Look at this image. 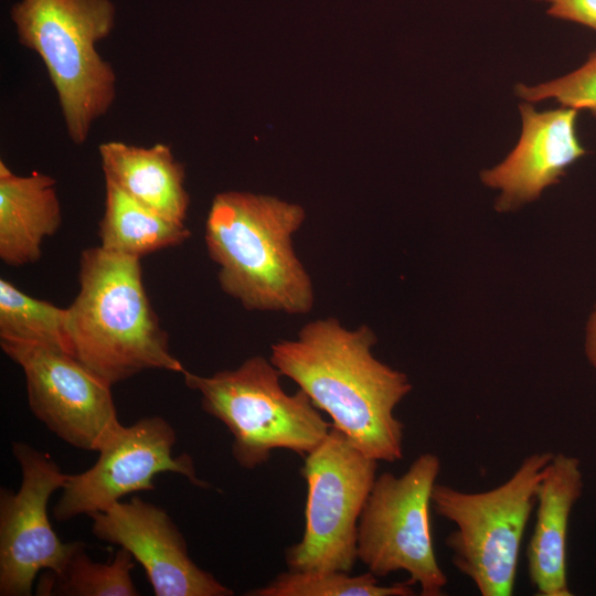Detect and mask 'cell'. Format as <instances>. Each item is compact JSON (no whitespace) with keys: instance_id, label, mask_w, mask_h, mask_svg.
<instances>
[{"instance_id":"obj_2","label":"cell","mask_w":596,"mask_h":596,"mask_svg":"<svg viewBox=\"0 0 596 596\" xmlns=\"http://www.w3.org/2000/svg\"><path fill=\"white\" fill-rule=\"evenodd\" d=\"M305 210L275 196L243 191L216 194L205 223V245L219 266L222 290L247 310L304 315L315 295L292 235Z\"/></svg>"},{"instance_id":"obj_10","label":"cell","mask_w":596,"mask_h":596,"mask_svg":"<svg viewBox=\"0 0 596 596\" xmlns=\"http://www.w3.org/2000/svg\"><path fill=\"white\" fill-rule=\"evenodd\" d=\"M177 434L161 416H146L121 427L97 451L96 462L87 470L70 475L53 517L60 522L102 512L124 497L153 490V479L174 472L196 487H209L199 479L188 454L173 456Z\"/></svg>"},{"instance_id":"obj_4","label":"cell","mask_w":596,"mask_h":596,"mask_svg":"<svg viewBox=\"0 0 596 596\" xmlns=\"http://www.w3.org/2000/svg\"><path fill=\"white\" fill-rule=\"evenodd\" d=\"M19 42L42 60L68 137L84 143L116 96V74L97 51L115 25L111 0H20L11 8Z\"/></svg>"},{"instance_id":"obj_1","label":"cell","mask_w":596,"mask_h":596,"mask_svg":"<svg viewBox=\"0 0 596 596\" xmlns=\"http://www.w3.org/2000/svg\"><path fill=\"white\" fill-rule=\"evenodd\" d=\"M366 326L344 328L336 318L306 323L294 340L270 347V362L328 414L332 426L374 460L403 457L404 424L395 408L412 391L407 375L377 360Z\"/></svg>"},{"instance_id":"obj_19","label":"cell","mask_w":596,"mask_h":596,"mask_svg":"<svg viewBox=\"0 0 596 596\" xmlns=\"http://www.w3.org/2000/svg\"><path fill=\"white\" fill-rule=\"evenodd\" d=\"M67 308L32 297L0 279V341L43 345L71 354Z\"/></svg>"},{"instance_id":"obj_14","label":"cell","mask_w":596,"mask_h":596,"mask_svg":"<svg viewBox=\"0 0 596 596\" xmlns=\"http://www.w3.org/2000/svg\"><path fill=\"white\" fill-rule=\"evenodd\" d=\"M578 458L553 453L536 489V515L526 547L528 574L539 596H572L567 581V531L583 493Z\"/></svg>"},{"instance_id":"obj_6","label":"cell","mask_w":596,"mask_h":596,"mask_svg":"<svg viewBox=\"0 0 596 596\" xmlns=\"http://www.w3.org/2000/svg\"><path fill=\"white\" fill-rule=\"evenodd\" d=\"M552 456L530 454L504 482L481 492L435 483L432 508L455 525L445 539L451 562L481 596L513 594L523 535Z\"/></svg>"},{"instance_id":"obj_3","label":"cell","mask_w":596,"mask_h":596,"mask_svg":"<svg viewBox=\"0 0 596 596\" xmlns=\"http://www.w3.org/2000/svg\"><path fill=\"white\" fill-rule=\"evenodd\" d=\"M78 283L67 307L73 356L111 385L146 370L185 372L150 304L140 258L87 248Z\"/></svg>"},{"instance_id":"obj_23","label":"cell","mask_w":596,"mask_h":596,"mask_svg":"<svg viewBox=\"0 0 596 596\" xmlns=\"http://www.w3.org/2000/svg\"><path fill=\"white\" fill-rule=\"evenodd\" d=\"M585 351L590 364L596 369V307L588 321Z\"/></svg>"},{"instance_id":"obj_12","label":"cell","mask_w":596,"mask_h":596,"mask_svg":"<svg viewBox=\"0 0 596 596\" xmlns=\"http://www.w3.org/2000/svg\"><path fill=\"white\" fill-rule=\"evenodd\" d=\"M92 533L127 550L145 570L156 596H231L234 592L191 558L168 512L138 496L94 513Z\"/></svg>"},{"instance_id":"obj_9","label":"cell","mask_w":596,"mask_h":596,"mask_svg":"<svg viewBox=\"0 0 596 596\" xmlns=\"http://www.w3.org/2000/svg\"><path fill=\"white\" fill-rule=\"evenodd\" d=\"M0 345L23 371L31 412L63 441L98 451L121 427L113 385L75 356L36 344Z\"/></svg>"},{"instance_id":"obj_5","label":"cell","mask_w":596,"mask_h":596,"mask_svg":"<svg viewBox=\"0 0 596 596\" xmlns=\"http://www.w3.org/2000/svg\"><path fill=\"white\" fill-rule=\"evenodd\" d=\"M182 375L201 395L202 408L230 430L232 455L242 468L264 465L277 449L306 456L332 426L302 390L286 393L281 373L262 355L210 376L188 370Z\"/></svg>"},{"instance_id":"obj_17","label":"cell","mask_w":596,"mask_h":596,"mask_svg":"<svg viewBox=\"0 0 596 596\" xmlns=\"http://www.w3.org/2000/svg\"><path fill=\"white\" fill-rule=\"evenodd\" d=\"M105 209L98 236L104 251L141 258L184 243L191 232L184 223L170 220L137 202L106 182Z\"/></svg>"},{"instance_id":"obj_18","label":"cell","mask_w":596,"mask_h":596,"mask_svg":"<svg viewBox=\"0 0 596 596\" xmlns=\"http://www.w3.org/2000/svg\"><path fill=\"white\" fill-rule=\"evenodd\" d=\"M135 558L119 547L116 555L98 563L86 553V544L76 542L65 565L58 572L45 571L41 576L36 595L57 596H137L131 572Z\"/></svg>"},{"instance_id":"obj_8","label":"cell","mask_w":596,"mask_h":596,"mask_svg":"<svg viewBox=\"0 0 596 596\" xmlns=\"http://www.w3.org/2000/svg\"><path fill=\"white\" fill-rule=\"evenodd\" d=\"M377 460L366 456L338 428L305 456V530L285 551L290 570L351 572L358 524L376 479Z\"/></svg>"},{"instance_id":"obj_15","label":"cell","mask_w":596,"mask_h":596,"mask_svg":"<svg viewBox=\"0 0 596 596\" xmlns=\"http://www.w3.org/2000/svg\"><path fill=\"white\" fill-rule=\"evenodd\" d=\"M56 181L33 171L14 173L0 161V258L9 266H24L42 256L44 241L62 223Z\"/></svg>"},{"instance_id":"obj_13","label":"cell","mask_w":596,"mask_h":596,"mask_svg":"<svg viewBox=\"0 0 596 596\" xmlns=\"http://www.w3.org/2000/svg\"><path fill=\"white\" fill-rule=\"evenodd\" d=\"M519 108L522 131L517 146L501 163L481 172L486 185L500 190V212L538 199L586 152L576 135V109L536 111L528 102Z\"/></svg>"},{"instance_id":"obj_16","label":"cell","mask_w":596,"mask_h":596,"mask_svg":"<svg viewBox=\"0 0 596 596\" xmlns=\"http://www.w3.org/2000/svg\"><path fill=\"white\" fill-rule=\"evenodd\" d=\"M105 181L150 210L184 223L190 196L185 172L166 143L150 147L107 141L98 147Z\"/></svg>"},{"instance_id":"obj_22","label":"cell","mask_w":596,"mask_h":596,"mask_svg":"<svg viewBox=\"0 0 596 596\" xmlns=\"http://www.w3.org/2000/svg\"><path fill=\"white\" fill-rule=\"evenodd\" d=\"M550 3L547 14L596 31V0H538Z\"/></svg>"},{"instance_id":"obj_7","label":"cell","mask_w":596,"mask_h":596,"mask_svg":"<svg viewBox=\"0 0 596 596\" xmlns=\"http://www.w3.org/2000/svg\"><path fill=\"white\" fill-rule=\"evenodd\" d=\"M441 462L421 454L401 476L376 477L358 524L356 555L376 577L404 571L422 596H441L448 584L436 558L432 493Z\"/></svg>"},{"instance_id":"obj_11","label":"cell","mask_w":596,"mask_h":596,"mask_svg":"<svg viewBox=\"0 0 596 596\" xmlns=\"http://www.w3.org/2000/svg\"><path fill=\"white\" fill-rule=\"evenodd\" d=\"M21 468L17 492L0 489V595L30 596L36 575L58 572L76 542L61 541L47 512L51 496L68 479L53 458L23 443H12Z\"/></svg>"},{"instance_id":"obj_21","label":"cell","mask_w":596,"mask_h":596,"mask_svg":"<svg viewBox=\"0 0 596 596\" xmlns=\"http://www.w3.org/2000/svg\"><path fill=\"white\" fill-rule=\"evenodd\" d=\"M515 94L528 103L553 98L563 107L588 109L596 117V51L573 73L535 86L518 84Z\"/></svg>"},{"instance_id":"obj_20","label":"cell","mask_w":596,"mask_h":596,"mask_svg":"<svg viewBox=\"0 0 596 596\" xmlns=\"http://www.w3.org/2000/svg\"><path fill=\"white\" fill-rule=\"evenodd\" d=\"M406 581L380 585L371 572L351 575L343 571H297L279 573L266 585L246 596H412Z\"/></svg>"}]
</instances>
